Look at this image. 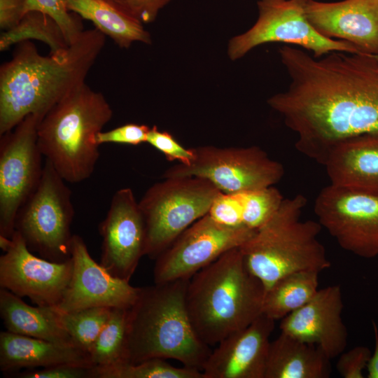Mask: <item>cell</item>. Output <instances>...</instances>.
Returning a JSON list of instances; mask_svg holds the SVG:
<instances>
[{"instance_id":"6da1fadb","label":"cell","mask_w":378,"mask_h":378,"mask_svg":"<svg viewBox=\"0 0 378 378\" xmlns=\"http://www.w3.org/2000/svg\"><path fill=\"white\" fill-rule=\"evenodd\" d=\"M288 88L267 100L297 134V150L323 164L338 144L378 132L377 55L333 51L314 57L285 45Z\"/></svg>"},{"instance_id":"7a4b0ae2","label":"cell","mask_w":378,"mask_h":378,"mask_svg":"<svg viewBox=\"0 0 378 378\" xmlns=\"http://www.w3.org/2000/svg\"><path fill=\"white\" fill-rule=\"evenodd\" d=\"M105 43L106 36L94 27L48 55H41L30 41L18 43L11 58L0 66V136L29 115L41 120L84 84Z\"/></svg>"},{"instance_id":"3957f363","label":"cell","mask_w":378,"mask_h":378,"mask_svg":"<svg viewBox=\"0 0 378 378\" xmlns=\"http://www.w3.org/2000/svg\"><path fill=\"white\" fill-rule=\"evenodd\" d=\"M265 294L264 285L237 247L190 279L186 304L197 335L212 346L261 315Z\"/></svg>"},{"instance_id":"277c9868","label":"cell","mask_w":378,"mask_h":378,"mask_svg":"<svg viewBox=\"0 0 378 378\" xmlns=\"http://www.w3.org/2000/svg\"><path fill=\"white\" fill-rule=\"evenodd\" d=\"M190 279L141 287L127 309L125 363L160 358L202 370L211 346L195 332L186 304Z\"/></svg>"},{"instance_id":"5b68a950","label":"cell","mask_w":378,"mask_h":378,"mask_svg":"<svg viewBox=\"0 0 378 378\" xmlns=\"http://www.w3.org/2000/svg\"><path fill=\"white\" fill-rule=\"evenodd\" d=\"M112 116L105 96L85 83L39 121V148L66 182L78 183L92 176L100 156L96 136Z\"/></svg>"},{"instance_id":"8992f818","label":"cell","mask_w":378,"mask_h":378,"mask_svg":"<svg viewBox=\"0 0 378 378\" xmlns=\"http://www.w3.org/2000/svg\"><path fill=\"white\" fill-rule=\"evenodd\" d=\"M306 197L284 199L276 213L240 247L250 272L265 291L280 278L299 271L321 272L331 265L318 235V222L301 220Z\"/></svg>"},{"instance_id":"52a82bcc","label":"cell","mask_w":378,"mask_h":378,"mask_svg":"<svg viewBox=\"0 0 378 378\" xmlns=\"http://www.w3.org/2000/svg\"><path fill=\"white\" fill-rule=\"evenodd\" d=\"M220 191L197 176L164 178L139 201L146 237L145 255L156 259L189 226L208 214Z\"/></svg>"},{"instance_id":"ba28073f","label":"cell","mask_w":378,"mask_h":378,"mask_svg":"<svg viewBox=\"0 0 378 378\" xmlns=\"http://www.w3.org/2000/svg\"><path fill=\"white\" fill-rule=\"evenodd\" d=\"M66 183L46 160L37 188L15 220V231L31 252L57 262L71 258V225L75 211Z\"/></svg>"},{"instance_id":"9c48e42d","label":"cell","mask_w":378,"mask_h":378,"mask_svg":"<svg viewBox=\"0 0 378 378\" xmlns=\"http://www.w3.org/2000/svg\"><path fill=\"white\" fill-rule=\"evenodd\" d=\"M195 160L189 165L177 164L167 169L163 178L197 176L208 180L220 192L233 193L273 186L284 175L283 165L262 148H192Z\"/></svg>"},{"instance_id":"30bf717a","label":"cell","mask_w":378,"mask_h":378,"mask_svg":"<svg viewBox=\"0 0 378 378\" xmlns=\"http://www.w3.org/2000/svg\"><path fill=\"white\" fill-rule=\"evenodd\" d=\"M305 2L306 0H258V20L248 30L230 40V59H240L256 46L268 43L298 46L312 52L314 57L333 51L360 53L348 42L320 34L306 18Z\"/></svg>"},{"instance_id":"8fae6325","label":"cell","mask_w":378,"mask_h":378,"mask_svg":"<svg viewBox=\"0 0 378 378\" xmlns=\"http://www.w3.org/2000/svg\"><path fill=\"white\" fill-rule=\"evenodd\" d=\"M314 213L341 248L364 258L378 256V191L330 183L318 194Z\"/></svg>"},{"instance_id":"7c38bea8","label":"cell","mask_w":378,"mask_h":378,"mask_svg":"<svg viewBox=\"0 0 378 378\" xmlns=\"http://www.w3.org/2000/svg\"><path fill=\"white\" fill-rule=\"evenodd\" d=\"M41 119L29 115L0 136V235L11 238L16 215L37 188L43 170L37 140Z\"/></svg>"},{"instance_id":"4fadbf2b","label":"cell","mask_w":378,"mask_h":378,"mask_svg":"<svg viewBox=\"0 0 378 378\" xmlns=\"http://www.w3.org/2000/svg\"><path fill=\"white\" fill-rule=\"evenodd\" d=\"M246 227H229L209 214L185 230L155 259L154 282L190 279L227 251L241 246L255 233Z\"/></svg>"},{"instance_id":"5bb4252c","label":"cell","mask_w":378,"mask_h":378,"mask_svg":"<svg viewBox=\"0 0 378 378\" xmlns=\"http://www.w3.org/2000/svg\"><path fill=\"white\" fill-rule=\"evenodd\" d=\"M11 240L10 248L0 257L1 288L27 297L36 305L57 306L71 278V258L57 262L38 257L17 231Z\"/></svg>"},{"instance_id":"9a60e30c","label":"cell","mask_w":378,"mask_h":378,"mask_svg":"<svg viewBox=\"0 0 378 378\" xmlns=\"http://www.w3.org/2000/svg\"><path fill=\"white\" fill-rule=\"evenodd\" d=\"M99 232L101 265L114 276L130 281L145 255L146 237L145 220L132 188H122L113 194Z\"/></svg>"},{"instance_id":"2e32d148","label":"cell","mask_w":378,"mask_h":378,"mask_svg":"<svg viewBox=\"0 0 378 378\" xmlns=\"http://www.w3.org/2000/svg\"><path fill=\"white\" fill-rule=\"evenodd\" d=\"M73 272L64 294L55 307L69 312L94 307L129 309L140 288L109 273L90 255L83 239L73 234L70 246Z\"/></svg>"},{"instance_id":"e0dca14e","label":"cell","mask_w":378,"mask_h":378,"mask_svg":"<svg viewBox=\"0 0 378 378\" xmlns=\"http://www.w3.org/2000/svg\"><path fill=\"white\" fill-rule=\"evenodd\" d=\"M343 307L340 285L318 289L309 301L281 320V332L318 346L331 360L344 352L347 345Z\"/></svg>"},{"instance_id":"ac0fdd59","label":"cell","mask_w":378,"mask_h":378,"mask_svg":"<svg viewBox=\"0 0 378 378\" xmlns=\"http://www.w3.org/2000/svg\"><path fill=\"white\" fill-rule=\"evenodd\" d=\"M274 322L262 313L224 338L204 363V378H265Z\"/></svg>"},{"instance_id":"d6986e66","label":"cell","mask_w":378,"mask_h":378,"mask_svg":"<svg viewBox=\"0 0 378 378\" xmlns=\"http://www.w3.org/2000/svg\"><path fill=\"white\" fill-rule=\"evenodd\" d=\"M304 12L322 36L348 42L360 53L378 55V0H306Z\"/></svg>"},{"instance_id":"ffe728a7","label":"cell","mask_w":378,"mask_h":378,"mask_svg":"<svg viewBox=\"0 0 378 378\" xmlns=\"http://www.w3.org/2000/svg\"><path fill=\"white\" fill-rule=\"evenodd\" d=\"M57 365L93 368L89 355L74 345L15 334L7 330L1 332V371L13 373L21 368L34 369Z\"/></svg>"},{"instance_id":"44dd1931","label":"cell","mask_w":378,"mask_h":378,"mask_svg":"<svg viewBox=\"0 0 378 378\" xmlns=\"http://www.w3.org/2000/svg\"><path fill=\"white\" fill-rule=\"evenodd\" d=\"M323 165L332 184L378 191V132L338 144Z\"/></svg>"},{"instance_id":"7402d4cb","label":"cell","mask_w":378,"mask_h":378,"mask_svg":"<svg viewBox=\"0 0 378 378\" xmlns=\"http://www.w3.org/2000/svg\"><path fill=\"white\" fill-rule=\"evenodd\" d=\"M68 10L92 22L120 48L134 42L150 44V33L125 0H65Z\"/></svg>"},{"instance_id":"603a6c76","label":"cell","mask_w":378,"mask_h":378,"mask_svg":"<svg viewBox=\"0 0 378 378\" xmlns=\"http://www.w3.org/2000/svg\"><path fill=\"white\" fill-rule=\"evenodd\" d=\"M330 360L318 346L281 332L270 342L265 378H328Z\"/></svg>"},{"instance_id":"cb8c5ba5","label":"cell","mask_w":378,"mask_h":378,"mask_svg":"<svg viewBox=\"0 0 378 378\" xmlns=\"http://www.w3.org/2000/svg\"><path fill=\"white\" fill-rule=\"evenodd\" d=\"M0 315L10 332L74 345L59 322L55 307L31 306L22 298L1 288Z\"/></svg>"},{"instance_id":"d4e9b609","label":"cell","mask_w":378,"mask_h":378,"mask_svg":"<svg viewBox=\"0 0 378 378\" xmlns=\"http://www.w3.org/2000/svg\"><path fill=\"white\" fill-rule=\"evenodd\" d=\"M318 274L304 270L280 278L265 291L262 313L276 321L303 306L318 290Z\"/></svg>"},{"instance_id":"484cf974","label":"cell","mask_w":378,"mask_h":378,"mask_svg":"<svg viewBox=\"0 0 378 378\" xmlns=\"http://www.w3.org/2000/svg\"><path fill=\"white\" fill-rule=\"evenodd\" d=\"M37 40L46 43L51 52L67 48L68 43L57 22L50 15L37 10L24 13L14 27L3 31L0 36V50L25 41Z\"/></svg>"},{"instance_id":"4316f807","label":"cell","mask_w":378,"mask_h":378,"mask_svg":"<svg viewBox=\"0 0 378 378\" xmlns=\"http://www.w3.org/2000/svg\"><path fill=\"white\" fill-rule=\"evenodd\" d=\"M127 309L112 308L108 321L89 353L93 368H105L125 363Z\"/></svg>"},{"instance_id":"83f0119b","label":"cell","mask_w":378,"mask_h":378,"mask_svg":"<svg viewBox=\"0 0 378 378\" xmlns=\"http://www.w3.org/2000/svg\"><path fill=\"white\" fill-rule=\"evenodd\" d=\"M56 309L59 322L73 344L89 355L95 340L109 318L112 308L94 307L69 312Z\"/></svg>"},{"instance_id":"f1b7e54d","label":"cell","mask_w":378,"mask_h":378,"mask_svg":"<svg viewBox=\"0 0 378 378\" xmlns=\"http://www.w3.org/2000/svg\"><path fill=\"white\" fill-rule=\"evenodd\" d=\"M92 371L93 378H204L202 370L186 366L175 367L160 358L92 368Z\"/></svg>"},{"instance_id":"f546056e","label":"cell","mask_w":378,"mask_h":378,"mask_svg":"<svg viewBox=\"0 0 378 378\" xmlns=\"http://www.w3.org/2000/svg\"><path fill=\"white\" fill-rule=\"evenodd\" d=\"M244 214V225L256 230L278 210L284 199L273 186L242 191Z\"/></svg>"},{"instance_id":"4dcf8cb0","label":"cell","mask_w":378,"mask_h":378,"mask_svg":"<svg viewBox=\"0 0 378 378\" xmlns=\"http://www.w3.org/2000/svg\"><path fill=\"white\" fill-rule=\"evenodd\" d=\"M31 10L40 11L52 18L69 45L84 31L82 18L68 10L65 0H26L24 13Z\"/></svg>"},{"instance_id":"1f68e13d","label":"cell","mask_w":378,"mask_h":378,"mask_svg":"<svg viewBox=\"0 0 378 378\" xmlns=\"http://www.w3.org/2000/svg\"><path fill=\"white\" fill-rule=\"evenodd\" d=\"M208 214L220 224L229 227H245L242 191L233 193L220 192L214 200Z\"/></svg>"},{"instance_id":"d6a6232c","label":"cell","mask_w":378,"mask_h":378,"mask_svg":"<svg viewBox=\"0 0 378 378\" xmlns=\"http://www.w3.org/2000/svg\"><path fill=\"white\" fill-rule=\"evenodd\" d=\"M146 143L161 152L169 161L177 160L181 164L189 165L195 160L192 148H184L171 134L160 131L155 125L150 128Z\"/></svg>"},{"instance_id":"836d02e7","label":"cell","mask_w":378,"mask_h":378,"mask_svg":"<svg viewBox=\"0 0 378 378\" xmlns=\"http://www.w3.org/2000/svg\"><path fill=\"white\" fill-rule=\"evenodd\" d=\"M150 128L146 125L128 123L101 131L96 136V141L99 146L108 143L137 146L146 143Z\"/></svg>"},{"instance_id":"e575fe53","label":"cell","mask_w":378,"mask_h":378,"mask_svg":"<svg viewBox=\"0 0 378 378\" xmlns=\"http://www.w3.org/2000/svg\"><path fill=\"white\" fill-rule=\"evenodd\" d=\"M371 351L367 346H357L342 352L337 362V370L344 378H363V370L371 356Z\"/></svg>"},{"instance_id":"d590c367","label":"cell","mask_w":378,"mask_h":378,"mask_svg":"<svg viewBox=\"0 0 378 378\" xmlns=\"http://www.w3.org/2000/svg\"><path fill=\"white\" fill-rule=\"evenodd\" d=\"M93 368L73 365H57L40 370L31 369L13 373L20 378H93Z\"/></svg>"},{"instance_id":"8d00e7d4","label":"cell","mask_w":378,"mask_h":378,"mask_svg":"<svg viewBox=\"0 0 378 378\" xmlns=\"http://www.w3.org/2000/svg\"><path fill=\"white\" fill-rule=\"evenodd\" d=\"M26 0H0V28L8 30L16 26L24 15Z\"/></svg>"},{"instance_id":"74e56055","label":"cell","mask_w":378,"mask_h":378,"mask_svg":"<svg viewBox=\"0 0 378 378\" xmlns=\"http://www.w3.org/2000/svg\"><path fill=\"white\" fill-rule=\"evenodd\" d=\"M143 23L155 20L159 11L171 0H125Z\"/></svg>"},{"instance_id":"f35d334b","label":"cell","mask_w":378,"mask_h":378,"mask_svg":"<svg viewBox=\"0 0 378 378\" xmlns=\"http://www.w3.org/2000/svg\"><path fill=\"white\" fill-rule=\"evenodd\" d=\"M372 328L374 337V349L367 365V377L368 378H378V328L374 321H372Z\"/></svg>"},{"instance_id":"ab89813d","label":"cell","mask_w":378,"mask_h":378,"mask_svg":"<svg viewBox=\"0 0 378 378\" xmlns=\"http://www.w3.org/2000/svg\"><path fill=\"white\" fill-rule=\"evenodd\" d=\"M377 59H378V55H377Z\"/></svg>"}]
</instances>
